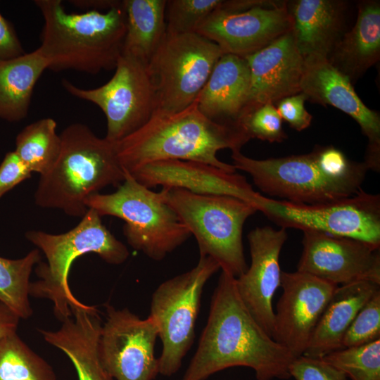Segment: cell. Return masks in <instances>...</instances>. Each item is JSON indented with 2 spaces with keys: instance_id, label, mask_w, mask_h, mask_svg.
I'll use <instances>...</instances> for the list:
<instances>
[{
  "instance_id": "e575fe53",
  "label": "cell",
  "mask_w": 380,
  "mask_h": 380,
  "mask_svg": "<svg viewBox=\"0 0 380 380\" xmlns=\"http://www.w3.org/2000/svg\"><path fill=\"white\" fill-rule=\"evenodd\" d=\"M295 380H350L347 375L322 358L300 355L289 366Z\"/></svg>"
},
{
  "instance_id": "6da1fadb",
  "label": "cell",
  "mask_w": 380,
  "mask_h": 380,
  "mask_svg": "<svg viewBox=\"0 0 380 380\" xmlns=\"http://www.w3.org/2000/svg\"><path fill=\"white\" fill-rule=\"evenodd\" d=\"M294 358L259 325L238 293L236 278L222 270L197 350L180 380H206L233 367L252 369L257 380L287 379Z\"/></svg>"
},
{
  "instance_id": "484cf974",
  "label": "cell",
  "mask_w": 380,
  "mask_h": 380,
  "mask_svg": "<svg viewBox=\"0 0 380 380\" xmlns=\"http://www.w3.org/2000/svg\"><path fill=\"white\" fill-rule=\"evenodd\" d=\"M47 69L36 50L0 63V118L19 122L27 115L35 84Z\"/></svg>"
},
{
  "instance_id": "4316f807",
  "label": "cell",
  "mask_w": 380,
  "mask_h": 380,
  "mask_svg": "<svg viewBox=\"0 0 380 380\" xmlns=\"http://www.w3.org/2000/svg\"><path fill=\"white\" fill-rule=\"evenodd\" d=\"M167 0H122L126 32L122 53L146 65L166 34Z\"/></svg>"
},
{
  "instance_id": "ba28073f",
  "label": "cell",
  "mask_w": 380,
  "mask_h": 380,
  "mask_svg": "<svg viewBox=\"0 0 380 380\" xmlns=\"http://www.w3.org/2000/svg\"><path fill=\"white\" fill-rule=\"evenodd\" d=\"M85 205L101 217L122 220L129 245L153 260H162L191 236L161 192L140 184L127 171L115 192L91 195Z\"/></svg>"
},
{
  "instance_id": "52a82bcc",
  "label": "cell",
  "mask_w": 380,
  "mask_h": 380,
  "mask_svg": "<svg viewBox=\"0 0 380 380\" xmlns=\"http://www.w3.org/2000/svg\"><path fill=\"white\" fill-rule=\"evenodd\" d=\"M166 203L196 238L200 256H209L235 278L247 269L242 241L246 220L258 210L228 196L205 195L177 187L160 191Z\"/></svg>"
},
{
  "instance_id": "603a6c76",
  "label": "cell",
  "mask_w": 380,
  "mask_h": 380,
  "mask_svg": "<svg viewBox=\"0 0 380 380\" xmlns=\"http://www.w3.org/2000/svg\"><path fill=\"white\" fill-rule=\"evenodd\" d=\"M288 9L295 42L304 60L328 58L341 37L345 2L297 0Z\"/></svg>"
},
{
  "instance_id": "d4e9b609",
  "label": "cell",
  "mask_w": 380,
  "mask_h": 380,
  "mask_svg": "<svg viewBox=\"0 0 380 380\" xmlns=\"http://www.w3.org/2000/svg\"><path fill=\"white\" fill-rule=\"evenodd\" d=\"M380 58V4L359 3L351 30L340 37L328 60L352 82L361 77Z\"/></svg>"
},
{
  "instance_id": "9c48e42d",
  "label": "cell",
  "mask_w": 380,
  "mask_h": 380,
  "mask_svg": "<svg viewBox=\"0 0 380 380\" xmlns=\"http://www.w3.org/2000/svg\"><path fill=\"white\" fill-rule=\"evenodd\" d=\"M220 267L209 256H200L191 270L161 283L153 292L150 316L162 342L159 374L171 376L181 367L191 348L204 286Z\"/></svg>"
},
{
  "instance_id": "8fae6325",
  "label": "cell",
  "mask_w": 380,
  "mask_h": 380,
  "mask_svg": "<svg viewBox=\"0 0 380 380\" xmlns=\"http://www.w3.org/2000/svg\"><path fill=\"white\" fill-rule=\"evenodd\" d=\"M280 227L314 230L380 247V196L365 192L319 204H301L262 196L258 206Z\"/></svg>"
},
{
  "instance_id": "f546056e",
  "label": "cell",
  "mask_w": 380,
  "mask_h": 380,
  "mask_svg": "<svg viewBox=\"0 0 380 380\" xmlns=\"http://www.w3.org/2000/svg\"><path fill=\"white\" fill-rule=\"evenodd\" d=\"M0 380H56L51 367L17 335L0 341Z\"/></svg>"
},
{
  "instance_id": "7402d4cb",
  "label": "cell",
  "mask_w": 380,
  "mask_h": 380,
  "mask_svg": "<svg viewBox=\"0 0 380 380\" xmlns=\"http://www.w3.org/2000/svg\"><path fill=\"white\" fill-rule=\"evenodd\" d=\"M251 86L250 70L244 58L224 53L196 99L198 110L210 120L238 125Z\"/></svg>"
},
{
  "instance_id": "5bb4252c",
  "label": "cell",
  "mask_w": 380,
  "mask_h": 380,
  "mask_svg": "<svg viewBox=\"0 0 380 380\" xmlns=\"http://www.w3.org/2000/svg\"><path fill=\"white\" fill-rule=\"evenodd\" d=\"M292 29L287 4L262 1L241 11L219 9L195 32L224 52L242 58L254 53Z\"/></svg>"
},
{
  "instance_id": "ac0fdd59",
  "label": "cell",
  "mask_w": 380,
  "mask_h": 380,
  "mask_svg": "<svg viewBox=\"0 0 380 380\" xmlns=\"http://www.w3.org/2000/svg\"><path fill=\"white\" fill-rule=\"evenodd\" d=\"M288 237L286 229L258 227L248 234L251 265L236 278L238 293L244 305L271 337L274 312L272 298L281 284V250Z\"/></svg>"
},
{
  "instance_id": "1f68e13d",
  "label": "cell",
  "mask_w": 380,
  "mask_h": 380,
  "mask_svg": "<svg viewBox=\"0 0 380 380\" xmlns=\"http://www.w3.org/2000/svg\"><path fill=\"white\" fill-rule=\"evenodd\" d=\"M226 0H167L166 32H195L196 28L213 13L222 8Z\"/></svg>"
},
{
  "instance_id": "836d02e7",
  "label": "cell",
  "mask_w": 380,
  "mask_h": 380,
  "mask_svg": "<svg viewBox=\"0 0 380 380\" xmlns=\"http://www.w3.org/2000/svg\"><path fill=\"white\" fill-rule=\"evenodd\" d=\"M380 339V290L358 312L343 341V348L357 347Z\"/></svg>"
},
{
  "instance_id": "ffe728a7",
  "label": "cell",
  "mask_w": 380,
  "mask_h": 380,
  "mask_svg": "<svg viewBox=\"0 0 380 380\" xmlns=\"http://www.w3.org/2000/svg\"><path fill=\"white\" fill-rule=\"evenodd\" d=\"M244 58L250 70L251 86L240 117L259 106L300 93L305 61L291 30Z\"/></svg>"
},
{
  "instance_id": "4fadbf2b",
  "label": "cell",
  "mask_w": 380,
  "mask_h": 380,
  "mask_svg": "<svg viewBox=\"0 0 380 380\" xmlns=\"http://www.w3.org/2000/svg\"><path fill=\"white\" fill-rule=\"evenodd\" d=\"M158 331L153 319H141L128 309L106 305L99 355L115 380H153L159 374L154 348Z\"/></svg>"
},
{
  "instance_id": "4dcf8cb0",
  "label": "cell",
  "mask_w": 380,
  "mask_h": 380,
  "mask_svg": "<svg viewBox=\"0 0 380 380\" xmlns=\"http://www.w3.org/2000/svg\"><path fill=\"white\" fill-rule=\"evenodd\" d=\"M322 359L343 372L350 380H380V339L342 348Z\"/></svg>"
},
{
  "instance_id": "9a60e30c",
  "label": "cell",
  "mask_w": 380,
  "mask_h": 380,
  "mask_svg": "<svg viewBox=\"0 0 380 380\" xmlns=\"http://www.w3.org/2000/svg\"><path fill=\"white\" fill-rule=\"evenodd\" d=\"M303 232L297 271L336 286L364 280L380 284V247L322 232Z\"/></svg>"
},
{
  "instance_id": "d590c367",
  "label": "cell",
  "mask_w": 380,
  "mask_h": 380,
  "mask_svg": "<svg viewBox=\"0 0 380 380\" xmlns=\"http://www.w3.org/2000/svg\"><path fill=\"white\" fill-rule=\"evenodd\" d=\"M307 96L302 92L286 96L277 101V110L290 127L297 131L308 128L312 121V115L305 108Z\"/></svg>"
},
{
  "instance_id": "ab89813d",
  "label": "cell",
  "mask_w": 380,
  "mask_h": 380,
  "mask_svg": "<svg viewBox=\"0 0 380 380\" xmlns=\"http://www.w3.org/2000/svg\"><path fill=\"white\" fill-rule=\"evenodd\" d=\"M119 1L113 0H77L71 1L70 3L78 7H82L89 9V11H99V9L106 8L107 10L118 4Z\"/></svg>"
},
{
  "instance_id": "277c9868",
  "label": "cell",
  "mask_w": 380,
  "mask_h": 380,
  "mask_svg": "<svg viewBox=\"0 0 380 380\" xmlns=\"http://www.w3.org/2000/svg\"><path fill=\"white\" fill-rule=\"evenodd\" d=\"M44 18L37 51L47 69L95 75L115 68L126 32L122 1L106 12L68 13L61 0H35Z\"/></svg>"
},
{
  "instance_id": "cb8c5ba5",
  "label": "cell",
  "mask_w": 380,
  "mask_h": 380,
  "mask_svg": "<svg viewBox=\"0 0 380 380\" xmlns=\"http://www.w3.org/2000/svg\"><path fill=\"white\" fill-rule=\"evenodd\" d=\"M380 284L358 281L338 286L326 306L304 354L322 358L343 348V336L350 324Z\"/></svg>"
},
{
  "instance_id": "f1b7e54d",
  "label": "cell",
  "mask_w": 380,
  "mask_h": 380,
  "mask_svg": "<svg viewBox=\"0 0 380 380\" xmlns=\"http://www.w3.org/2000/svg\"><path fill=\"white\" fill-rule=\"evenodd\" d=\"M39 249L30 251L25 257L11 260L0 257V302L20 319L32 315L29 301L30 281L34 267L40 262Z\"/></svg>"
},
{
  "instance_id": "8d00e7d4",
  "label": "cell",
  "mask_w": 380,
  "mask_h": 380,
  "mask_svg": "<svg viewBox=\"0 0 380 380\" xmlns=\"http://www.w3.org/2000/svg\"><path fill=\"white\" fill-rule=\"evenodd\" d=\"M31 175L15 151L7 153L0 165V197Z\"/></svg>"
},
{
  "instance_id": "74e56055",
  "label": "cell",
  "mask_w": 380,
  "mask_h": 380,
  "mask_svg": "<svg viewBox=\"0 0 380 380\" xmlns=\"http://www.w3.org/2000/svg\"><path fill=\"white\" fill-rule=\"evenodd\" d=\"M24 53L13 26L0 13V63Z\"/></svg>"
},
{
  "instance_id": "e0dca14e",
  "label": "cell",
  "mask_w": 380,
  "mask_h": 380,
  "mask_svg": "<svg viewBox=\"0 0 380 380\" xmlns=\"http://www.w3.org/2000/svg\"><path fill=\"white\" fill-rule=\"evenodd\" d=\"M300 92L307 100L330 105L355 120L368 139L364 163L368 170H380V116L362 101L350 80L328 60L314 58L304 60Z\"/></svg>"
},
{
  "instance_id": "44dd1931",
  "label": "cell",
  "mask_w": 380,
  "mask_h": 380,
  "mask_svg": "<svg viewBox=\"0 0 380 380\" xmlns=\"http://www.w3.org/2000/svg\"><path fill=\"white\" fill-rule=\"evenodd\" d=\"M56 331L39 329L44 339L72 362L79 380H115L103 367L98 346L101 329L99 310L85 305L72 310Z\"/></svg>"
},
{
  "instance_id": "30bf717a",
  "label": "cell",
  "mask_w": 380,
  "mask_h": 380,
  "mask_svg": "<svg viewBox=\"0 0 380 380\" xmlns=\"http://www.w3.org/2000/svg\"><path fill=\"white\" fill-rule=\"evenodd\" d=\"M223 54L215 43L196 32H166L148 65L154 113H177L193 103Z\"/></svg>"
},
{
  "instance_id": "7a4b0ae2",
  "label": "cell",
  "mask_w": 380,
  "mask_h": 380,
  "mask_svg": "<svg viewBox=\"0 0 380 380\" xmlns=\"http://www.w3.org/2000/svg\"><path fill=\"white\" fill-rule=\"evenodd\" d=\"M250 139L238 125L222 124L205 117L195 101L184 110L154 113L141 128L115 143L122 168L131 173L156 161L181 160L208 164L235 172L232 164L219 160V151H241Z\"/></svg>"
},
{
  "instance_id": "f35d334b",
  "label": "cell",
  "mask_w": 380,
  "mask_h": 380,
  "mask_svg": "<svg viewBox=\"0 0 380 380\" xmlns=\"http://www.w3.org/2000/svg\"><path fill=\"white\" fill-rule=\"evenodd\" d=\"M20 317L3 303L0 302V341L16 332Z\"/></svg>"
},
{
  "instance_id": "7c38bea8",
  "label": "cell",
  "mask_w": 380,
  "mask_h": 380,
  "mask_svg": "<svg viewBox=\"0 0 380 380\" xmlns=\"http://www.w3.org/2000/svg\"><path fill=\"white\" fill-rule=\"evenodd\" d=\"M71 95L94 103L107 120L105 138L116 143L130 135L151 118L156 110V94L148 65L122 53L115 73L106 84L94 89L80 88L63 79Z\"/></svg>"
},
{
  "instance_id": "d6a6232c",
  "label": "cell",
  "mask_w": 380,
  "mask_h": 380,
  "mask_svg": "<svg viewBox=\"0 0 380 380\" xmlns=\"http://www.w3.org/2000/svg\"><path fill=\"white\" fill-rule=\"evenodd\" d=\"M238 125L250 139L281 142L287 138L274 103H265L246 112L240 117Z\"/></svg>"
},
{
  "instance_id": "83f0119b",
  "label": "cell",
  "mask_w": 380,
  "mask_h": 380,
  "mask_svg": "<svg viewBox=\"0 0 380 380\" xmlns=\"http://www.w3.org/2000/svg\"><path fill=\"white\" fill-rule=\"evenodd\" d=\"M56 126L53 119L43 118L27 125L17 135L14 151L32 173L46 174L58 160L61 139Z\"/></svg>"
},
{
  "instance_id": "3957f363",
  "label": "cell",
  "mask_w": 380,
  "mask_h": 380,
  "mask_svg": "<svg viewBox=\"0 0 380 380\" xmlns=\"http://www.w3.org/2000/svg\"><path fill=\"white\" fill-rule=\"evenodd\" d=\"M235 169L247 172L265 194L301 204H319L359 193L369 170L332 146L309 153L257 160L232 151Z\"/></svg>"
},
{
  "instance_id": "5b68a950",
  "label": "cell",
  "mask_w": 380,
  "mask_h": 380,
  "mask_svg": "<svg viewBox=\"0 0 380 380\" xmlns=\"http://www.w3.org/2000/svg\"><path fill=\"white\" fill-rule=\"evenodd\" d=\"M61 148L51 169L41 175L35 203L82 217L88 197L108 186L118 187L125 171L116 155L115 143L97 137L88 126L74 123L60 134Z\"/></svg>"
},
{
  "instance_id": "8992f818",
  "label": "cell",
  "mask_w": 380,
  "mask_h": 380,
  "mask_svg": "<svg viewBox=\"0 0 380 380\" xmlns=\"http://www.w3.org/2000/svg\"><path fill=\"white\" fill-rule=\"evenodd\" d=\"M25 237L44 253L47 260L38 263L35 272L39 279L30 283V296L51 300L54 315L61 322L72 315L74 308L84 305L74 296L68 284L69 272L75 259L93 253L108 264L120 265L129 255L127 246L106 227L101 216L92 208H88L79 224L65 233L31 230Z\"/></svg>"
},
{
  "instance_id": "d6986e66",
  "label": "cell",
  "mask_w": 380,
  "mask_h": 380,
  "mask_svg": "<svg viewBox=\"0 0 380 380\" xmlns=\"http://www.w3.org/2000/svg\"><path fill=\"white\" fill-rule=\"evenodd\" d=\"M129 174L150 189L162 186L181 188L198 194L232 196L253 204L258 210L262 197L244 176L199 162L159 160Z\"/></svg>"
},
{
  "instance_id": "2e32d148",
  "label": "cell",
  "mask_w": 380,
  "mask_h": 380,
  "mask_svg": "<svg viewBox=\"0 0 380 380\" xmlns=\"http://www.w3.org/2000/svg\"><path fill=\"white\" fill-rule=\"evenodd\" d=\"M280 286L272 337L297 357L306 350L338 286L305 272L281 271Z\"/></svg>"
}]
</instances>
